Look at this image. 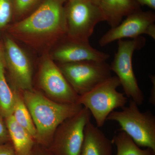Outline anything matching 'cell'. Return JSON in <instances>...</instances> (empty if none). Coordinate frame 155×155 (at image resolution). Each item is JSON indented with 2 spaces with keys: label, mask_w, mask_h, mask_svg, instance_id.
<instances>
[{
  "label": "cell",
  "mask_w": 155,
  "mask_h": 155,
  "mask_svg": "<svg viewBox=\"0 0 155 155\" xmlns=\"http://www.w3.org/2000/svg\"><path fill=\"white\" fill-rule=\"evenodd\" d=\"M23 100L36 128L35 140L42 144H48L59 126L83 107L78 104H63L51 101L32 90L25 91Z\"/></svg>",
  "instance_id": "6da1fadb"
},
{
  "label": "cell",
  "mask_w": 155,
  "mask_h": 155,
  "mask_svg": "<svg viewBox=\"0 0 155 155\" xmlns=\"http://www.w3.org/2000/svg\"><path fill=\"white\" fill-rule=\"evenodd\" d=\"M121 86L116 76L109 78L84 94L79 95L77 104L88 109L100 127L104 125L108 116L117 108L128 102L125 94L117 91Z\"/></svg>",
  "instance_id": "7a4b0ae2"
},
{
  "label": "cell",
  "mask_w": 155,
  "mask_h": 155,
  "mask_svg": "<svg viewBox=\"0 0 155 155\" xmlns=\"http://www.w3.org/2000/svg\"><path fill=\"white\" fill-rule=\"evenodd\" d=\"M138 106L130 99L128 106L122 107V111H113L107 120L118 122L120 130L137 146L149 148L155 153V116L150 111L140 112Z\"/></svg>",
  "instance_id": "3957f363"
},
{
  "label": "cell",
  "mask_w": 155,
  "mask_h": 155,
  "mask_svg": "<svg viewBox=\"0 0 155 155\" xmlns=\"http://www.w3.org/2000/svg\"><path fill=\"white\" fill-rule=\"evenodd\" d=\"M145 43V39L141 36L130 39L119 40L118 50L110 65L111 71L115 72L119 78L124 94L138 106L143 104L144 97L134 72L132 57L134 51L143 48Z\"/></svg>",
  "instance_id": "277c9868"
},
{
  "label": "cell",
  "mask_w": 155,
  "mask_h": 155,
  "mask_svg": "<svg viewBox=\"0 0 155 155\" xmlns=\"http://www.w3.org/2000/svg\"><path fill=\"white\" fill-rule=\"evenodd\" d=\"M66 0H45L31 15L17 23L15 30L31 35L66 32Z\"/></svg>",
  "instance_id": "5b68a950"
},
{
  "label": "cell",
  "mask_w": 155,
  "mask_h": 155,
  "mask_svg": "<svg viewBox=\"0 0 155 155\" xmlns=\"http://www.w3.org/2000/svg\"><path fill=\"white\" fill-rule=\"evenodd\" d=\"M64 7L66 32L72 39L89 41L96 25L104 21L99 5L90 0H68Z\"/></svg>",
  "instance_id": "8992f818"
},
{
  "label": "cell",
  "mask_w": 155,
  "mask_h": 155,
  "mask_svg": "<svg viewBox=\"0 0 155 155\" xmlns=\"http://www.w3.org/2000/svg\"><path fill=\"white\" fill-rule=\"evenodd\" d=\"M59 67L78 95L86 93L112 76L110 65L106 61H87L61 64Z\"/></svg>",
  "instance_id": "52a82bcc"
},
{
  "label": "cell",
  "mask_w": 155,
  "mask_h": 155,
  "mask_svg": "<svg viewBox=\"0 0 155 155\" xmlns=\"http://www.w3.org/2000/svg\"><path fill=\"white\" fill-rule=\"evenodd\" d=\"M119 25L108 31L99 41L101 46H105L116 40L134 39L145 34L155 39V14L152 11L139 9L128 15Z\"/></svg>",
  "instance_id": "ba28073f"
},
{
  "label": "cell",
  "mask_w": 155,
  "mask_h": 155,
  "mask_svg": "<svg viewBox=\"0 0 155 155\" xmlns=\"http://www.w3.org/2000/svg\"><path fill=\"white\" fill-rule=\"evenodd\" d=\"M91 114L83 107L77 114L65 120L60 125L58 135L54 143L55 155H79L84 139L87 123Z\"/></svg>",
  "instance_id": "9c48e42d"
},
{
  "label": "cell",
  "mask_w": 155,
  "mask_h": 155,
  "mask_svg": "<svg viewBox=\"0 0 155 155\" xmlns=\"http://www.w3.org/2000/svg\"><path fill=\"white\" fill-rule=\"evenodd\" d=\"M39 80L42 88L58 102L77 104L79 95L74 91L59 67L52 60L46 59L44 61Z\"/></svg>",
  "instance_id": "30bf717a"
},
{
  "label": "cell",
  "mask_w": 155,
  "mask_h": 155,
  "mask_svg": "<svg viewBox=\"0 0 155 155\" xmlns=\"http://www.w3.org/2000/svg\"><path fill=\"white\" fill-rule=\"evenodd\" d=\"M7 65L17 86L24 91L32 90V70L26 54L11 39L5 41Z\"/></svg>",
  "instance_id": "8fae6325"
},
{
  "label": "cell",
  "mask_w": 155,
  "mask_h": 155,
  "mask_svg": "<svg viewBox=\"0 0 155 155\" xmlns=\"http://www.w3.org/2000/svg\"><path fill=\"white\" fill-rule=\"evenodd\" d=\"M63 44L54 52L53 57L61 64L75 63L80 61H106L110 58L108 54L92 47L89 41L72 39Z\"/></svg>",
  "instance_id": "7c38bea8"
},
{
  "label": "cell",
  "mask_w": 155,
  "mask_h": 155,
  "mask_svg": "<svg viewBox=\"0 0 155 155\" xmlns=\"http://www.w3.org/2000/svg\"><path fill=\"white\" fill-rule=\"evenodd\" d=\"M113 144L112 140L90 120L85 126L79 155H113Z\"/></svg>",
  "instance_id": "4fadbf2b"
},
{
  "label": "cell",
  "mask_w": 155,
  "mask_h": 155,
  "mask_svg": "<svg viewBox=\"0 0 155 155\" xmlns=\"http://www.w3.org/2000/svg\"><path fill=\"white\" fill-rule=\"evenodd\" d=\"M99 6L104 21L111 28L119 25L124 17L140 8L135 0H101Z\"/></svg>",
  "instance_id": "5bb4252c"
},
{
  "label": "cell",
  "mask_w": 155,
  "mask_h": 155,
  "mask_svg": "<svg viewBox=\"0 0 155 155\" xmlns=\"http://www.w3.org/2000/svg\"><path fill=\"white\" fill-rule=\"evenodd\" d=\"M6 125L16 155H30L34 146V139L19 125L13 116L6 118Z\"/></svg>",
  "instance_id": "9a60e30c"
},
{
  "label": "cell",
  "mask_w": 155,
  "mask_h": 155,
  "mask_svg": "<svg viewBox=\"0 0 155 155\" xmlns=\"http://www.w3.org/2000/svg\"><path fill=\"white\" fill-rule=\"evenodd\" d=\"M117 148L116 155H155L149 148L142 149L124 131L119 130L112 140Z\"/></svg>",
  "instance_id": "2e32d148"
},
{
  "label": "cell",
  "mask_w": 155,
  "mask_h": 155,
  "mask_svg": "<svg viewBox=\"0 0 155 155\" xmlns=\"http://www.w3.org/2000/svg\"><path fill=\"white\" fill-rule=\"evenodd\" d=\"M14 101V92L6 81L4 60L0 56V114L3 117L6 118L12 115Z\"/></svg>",
  "instance_id": "e0dca14e"
},
{
  "label": "cell",
  "mask_w": 155,
  "mask_h": 155,
  "mask_svg": "<svg viewBox=\"0 0 155 155\" xmlns=\"http://www.w3.org/2000/svg\"><path fill=\"white\" fill-rule=\"evenodd\" d=\"M14 94L15 101L12 116L16 122L27 130L35 140L36 129L28 108L17 93L14 92Z\"/></svg>",
  "instance_id": "ac0fdd59"
},
{
  "label": "cell",
  "mask_w": 155,
  "mask_h": 155,
  "mask_svg": "<svg viewBox=\"0 0 155 155\" xmlns=\"http://www.w3.org/2000/svg\"><path fill=\"white\" fill-rule=\"evenodd\" d=\"M12 11L11 0H0V28H4L10 22Z\"/></svg>",
  "instance_id": "d6986e66"
},
{
  "label": "cell",
  "mask_w": 155,
  "mask_h": 155,
  "mask_svg": "<svg viewBox=\"0 0 155 155\" xmlns=\"http://www.w3.org/2000/svg\"><path fill=\"white\" fill-rule=\"evenodd\" d=\"M40 0H11L13 8L18 14H22L29 11Z\"/></svg>",
  "instance_id": "ffe728a7"
},
{
  "label": "cell",
  "mask_w": 155,
  "mask_h": 155,
  "mask_svg": "<svg viewBox=\"0 0 155 155\" xmlns=\"http://www.w3.org/2000/svg\"><path fill=\"white\" fill-rule=\"evenodd\" d=\"M10 140L7 126L0 116V145L8 143Z\"/></svg>",
  "instance_id": "44dd1931"
},
{
  "label": "cell",
  "mask_w": 155,
  "mask_h": 155,
  "mask_svg": "<svg viewBox=\"0 0 155 155\" xmlns=\"http://www.w3.org/2000/svg\"><path fill=\"white\" fill-rule=\"evenodd\" d=\"M0 155H16L13 145L7 143L0 145Z\"/></svg>",
  "instance_id": "7402d4cb"
},
{
  "label": "cell",
  "mask_w": 155,
  "mask_h": 155,
  "mask_svg": "<svg viewBox=\"0 0 155 155\" xmlns=\"http://www.w3.org/2000/svg\"><path fill=\"white\" fill-rule=\"evenodd\" d=\"M140 6H147L155 10V0H135Z\"/></svg>",
  "instance_id": "603a6c76"
},
{
  "label": "cell",
  "mask_w": 155,
  "mask_h": 155,
  "mask_svg": "<svg viewBox=\"0 0 155 155\" xmlns=\"http://www.w3.org/2000/svg\"><path fill=\"white\" fill-rule=\"evenodd\" d=\"M153 83L152 88L150 91V97L149 101L153 105L155 104V78L153 75L150 76Z\"/></svg>",
  "instance_id": "cb8c5ba5"
},
{
  "label": "cell",
  "mask_w": 155,
  "mask_h": 155,
  "mask_svg": "<svg viewBox=\"0 0 155 155\" xmlns=\"http://www.w3.org/2000/svg\"><path fill=\"white\" fill-rule=\"evenodd\" d=\"M90 1H91L95 3V4L99 5L101 0H90Z\"/></svg>",
  "instance_id": "d4e9b609"
},
{
  "label": "cell",
  "mask_w": 155,
  "mask_h": 155,
  "mask_svg": "<svg viewBox=\"0 0 155 155\" xmlns=\"http://www.w3.org/2000/svg\"><path fill=\"white\" fill-rule=\"evenodd\" d=\"M30 155H48V154H47L45 153H38L36 154H33V153L32 152L31 153V154Z\"/></svg>",
  "instance_id": "484cf974"
},
{
  "label": "cell",
  "mask_w": 155,
  "mask_h": 155,
  "mask_svg": "<svg viewBox=\"0 0 155 155\" xmlns=\"http://www.w3.org/2000/svg\"><path fill=\"white\" fill-rule=\"evenodd\" d=\"M67 1H68V0H66V2H67Z\"/></svg>",
  "instance_id": "4316f807"
}]
</instances>
